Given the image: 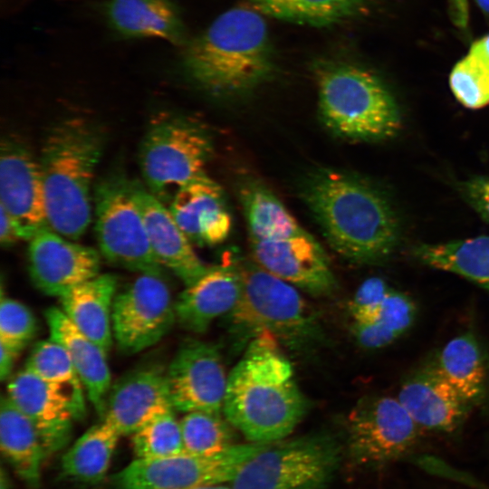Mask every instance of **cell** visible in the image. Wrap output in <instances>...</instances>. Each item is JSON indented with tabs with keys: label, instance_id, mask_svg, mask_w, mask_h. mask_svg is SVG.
Returning a JSON list of instances; mask_svg holds the SVG:
<instances>
[{
	"label": "cell",
	"instance_id": "cell-2",
	"mask_svg": "<svg viewBox=\"0 0 489 489\" xmlns=\"http://www.w3.org/2000/svg\"><path fill=\"white\" fill-rule=\"evenodd\" d=\"M178 67L196 87L216 97L246 94L274 72V53L264 15L235 6L181 46Z\"/></svg>",
	"mask_w": 489,
	"mask_h": 489
},
{
	"label": "cell",
	"instance_id": "cell-4",
	"mask_svg": "<svg viewBox=\"0 0 489 489\" xmlns=\"http://www.w3.org/2000/svg\"><path fill=\"white\" fill-rule=\"evenodd\" d=\"M103 148L101 131L84 119L69 118L48 132L41 150L48 225L78 240L91 219V183Z\"/></svg>",
	"mask_w": 489,
	"mask_h": 489
},
{
	"label": "cell",
	"instance_id": "cell-41",
	"mask_svg": "<svg viewBox=\"0 0 489 489\" xmlns=\"http://www.w3.org/2000/svg\"><path fill=\"white\" fill-rule=\"evenodd\" d=\"M0 242L3 246H11L21 240L18 229L5 209L0 206Z\"/></svg>",
	"mask_w": 489,
	"mask_h": 489
},
{
	"label": "cell",
	"instance_id": "cell-13",
	"mask_svg": "<svg viewBox=\"0 0 489 489\" xmlns=\"http://www.w3.org/2000/svg\"><path fill=\"white\" fill-rule=\"evenodd\" d=\"M228 376L217 345L187 340L167 368L170 399L176 411L222 413Z\"/></svg>",
	"mask_w": 489,
	"mask_h": 489
},
{
	"label": "cell",
	"instance_id": "cell-43",
	"mask_svg": "<svg viewBox=\"0 0 489 489\" xmlns=\"http://www.w3.org/2000/svg\"><path fill=\"white\" fill-rule=\"evenodd\" d=\"M9 487H10L9 479L4 468H2L1 475H0V489H9Z\"/></svg>",
	"mask_w": 489,
	"mask_h": 489
},
{
	"label": "cell",
	"instance_id": "cell-36",
	"mask_svg": "<svg viewBox=\"0 0 489 489\" xmlns=\"http://www.w3.org/2000/svg\"><path fill=\"white\" fill-rule=\"evenodd\" d=\"M36 320L24 303L2 295L0 302V341L20 351L34 339Z\"/></svg>",
	"mask_w": 489,
	"mask_h": 489
},
{
	"label": "cell",
	"instance_id": "cell-9",
	"mask_svg": "<svg viewBox=\"0 0 489 489\" xmlns=\"http://www.w3.org/2000/svg\"><path fill=\"white\" fill-rule=\"evenodd\" d=\"M131 180L113 175L94 189L95 233L101 255L110 264L139 273L162 274Z\"/></svg>",
	"mask_w": 489,
	"mask_h": 489
},
{
	"label": "cell",
	"instance_id": "cell-44",
	"mask_svg": "<svg viewBox=\"0 0 489 489\" xmlns=\"http://www.w3.org/2000/svg\"><path fill=\"white\" fill-rule=\"evenodd\" d=\"M478 6L489 14V0H475Z\"/></svg>",
	"mask_w": 489,
	"mask_h": 489
},
{
	"label": "cell",
	"instance_id": "cell-18",
	"mask_svg": "<svg viewBox=\"0 0 489 489\" xmlns=\"http://www.w3.org/2000/svg\"><path fill=\"white\" fill-rule=\"evenodd\" d=\"M398 398L422 432L442 435L458 431L474 408L433 361L405 379Z\"/></svg>",
	"mask_w": 489,
	"mask_h": 489
},
{
	"label": "cell",
	"instance_id": "cell-25",
	"mask_svg": "<svg viewBox=\"0 0 489 489\" xmlns=\"http://www.w3.org/2000/svg\"><path fill=\"white\" fill-rule=\"evenodd\" d=\"M117 283L114 274L99 273L59 297L67 318L107 352L113 342L112 306Z\"/></svg>",
	"mask_w": 489,
	"mask_h": 489
},
{
	"label": "cell",
	"instance_id": "cell-5",
	"mask_svg": "<svg viewBox=\"0 0 489 489\" xmlns=\"http://www.w3.org/2000/svg\"><path fill=\"white\" fill-rule=\"evenodd\" d=\"M319 113L336 136L356 141L394 137L401 126L398 104L381 80L342 61H324L314 70Z\"/></svg>",
	"mask_w": 489,
	"mask_h": 489
},
{
	"label": "cell",
	"instance_id": "cell-31",
	"mask_svg": "<svg viewBox=\"0 0 489 489\" xmlns=\"http://www.w3.org/2000/svg\"><path fill=\"white\" fill-rule=\"evenodd\" d=\"M250 238L278 240L306 232L282 201L258 181H246L240 188Z\"/></svg>",
	"mask_w": 489,
	"mask_h": 489
},
{
	"label": "cell",
	"instance_id": "cell-21",
	"mask_svg": "<svg viewBox=\"0 0 489 489\" xmlns=\"http://www.w3.org/2000/svg\"><path fill=\"white\" fill-rule=\"evenodd\" d=\"M168 209L192 244L213 246L230 235L232 217L224 191L206 173L183 186Z\"/></svg>",
	"mask_w": 489,
	"mask_h": 489
},
{
	"label": "cell",
	"instance_id": "cell-33",
	"mask_svg": "<svg viewBox=\"0 0 489 489\" xmlns=\"http://www.w3.org/2000/svg\"><path fill=\"white\" fill-rule=\"evenodd\" d=\"M41 379L66 390L84 411V386L78 376L66 350L53 339L37 342L28 357L25 367Z\"/></svg>",
	"mask_w": 489,
	"mask_h": 489
},
{
	"label": "cell",
	"instance_id": "cell-30",
	"mask_svg": "<svg viewBox=\"0 0 489 489\" xmlns=\"http://www.w3.org/2000/svg\"><path fill=\"white\" fill-rule=\"evenodd\" d=\"M373 0H249L263 15L312 27H329L367 11Z\"/></svg>",
	"mask_w": 489,
	"mask_h": 489
},
{
	"label": "cell",
	"instance_id": "cell-6",
	"mask_svg": "<svg viewBox=\"0 0 489 489\" xmlns=\"http://www.w3.org/2000/svg\"><path fill=\"white\" fill-rule=\"evenodd\" d=\"M236 262L242 292L226 319L239 342L266 331L292 349L304 350L322 339L317 313L293 285L254 262Z\"/></svg>",
	"mask_w": 489,
	"mask_h": 489
},
{
	"label": "cell",
	"instance_id": "cell-29",
	"mask_svg": "<svg viewBox=\"0 0 489 489\" xmlns=\"http://www.w3.org/2000/svg\"><path fill=\"white\" fill-rule=\"evenodd\" d=\"M120 436L113 427L101 419L86 430L64 454L62 473L77 482L101 483L107 475Z\"/></svg>",
	"mask_w": 489,
	"mask_h": 489
},
{
	"label": "cell",
	"instance_id": "cell-20",
	"mask_svg": "<svg viewBox=\"0 0 489 489\" xmlns=\"http://www.w3.org/2000/svg\"><path fill=\"white\" fill-rule=\"evenodd\" d=\"M133 197L141 212L152 250L163 267L187 286L204 275L206 266L178 226L168 206L138 181H130Z\"/></svg>",
	"mask_w": 489,
	"mask_h": 489
},
{
	"label": "cell",
	"instance_id": "cell-15",
	"mask_svg": "<svg viewBox=\"0 0 489 489\" xmlns=\"http://www.w3.org/2000/svg\"><path fill=\"white\" fill-rule=\"evenodd\" d=\"M28 242L31 280L46 295L60 297L100 273L101 257L96 250L62 236L49 225Z\"/></svg>",
	"mask_w": 489,
	"mask_h": 489
},
{
	"label": "cell",
	"instance_id": "cell-42",
	"mask_svg": "<svg viewBox=\"0 0 489 489\" xmlns=\"http://www.w3.org/2000/svg\"><path fill=\"white\" fill-rule=\"evenodd\" d=\"M0 350V379L4 381L10 378L14 361L21 351L1 341Z\"/></svg>",
	"mask_w": 489,
	"mask_h": 489
},
{
	"label": "cell",
	"instance_id": "cell-7",
	"mask_svg": "<svg viewBox=\"0 0 489 489\" xmlns=\"http://www.w3.org/2000/svg\"><path fill=\"white\" fill-rule=\"evenodd\" d=\"M341 446L328 434L271 443L250 458L229 483L233 489H326Z\"/></svg>",
	"mask_w": 489,
	"mask_h": 489
},
{
	"label": "cell",
	"instance_id": "cell-17",
	"mask_svg": "<svg viewBox=\"0 0 489 489\" xmlns=\"http://www.w3.org/2000/svg\"><path fill=\"white\" fill-rule=\"evenodd\" d=\"M6 396L36 426L49 456L66 446L73 421L86 414L66 390L26 368L10 379Z\"/></svg>",
	"mask_w": 489,
	"mask_h": 489
},
{
	"label": "cell",
	"instance_id": "cell-27",
	"mask_svg": "<svg viewBox=\"0 0 489 489\" xmlns=\"http://www.w3.org/2000/svg\"><path fill=\"white\" fill-rule=\"evenodd\" d=\"M433 363L473 407L485 398L489 387V363L474 332H464L447 341Z\"/></svg>",
	"mask_w": 489,
	"mask_h": 489
},
{
	"label": "cell",
	"instance_id": "cell-39",
	"mask_svg": "<svg viewBox=\"0 0 489 489\" xmlns=\"http://www.w3.org/2000/svg\"><path fill=\"white\" fill-rule=\"evenodd\" d=\"M352 333L357 342L366 349H381L394 342L398 337L379 319L353 320Z\"/></svg>",
	"mask_w": 489,
	"mask_h": 489
},
{
	"label": "cell",
	"instance_id": "cell-10",
	"mask_svg": "<svg viewBox=\"0 0 489 489\" xmlns=\"http://www.w3.org/2000/svg\"><path fill=\"white\" fill-rule=\"evenodd\" d=\"M270 444H235L209 455L184 452L161 458H135L112 475V485L115 489H196L230 483L245 462Z\"/></svg>",
	"mask_w": 489,
	"mask_h": 489
},
{
	"label": "cell",
	"instance_id": "cell-28",
	"mask_svg": "<svg viewBox=\"0 0 489 489\" xmlns=\"http://www.w3.org/2000/svg\"><path fill=\"white\" fill-rule=\"evenodd\" d=\"M413 254L422 264L450 272L489 291V236L420 244Z\"/></svg>",
	"mask_w": 489,
	"mask_h": 489
},
{
	"label": "cell",
	"instance_id": "cell-23",
	"mask_svg": "<svg viewBox=\"0 0 489 489\" xmlns=\"http://www.w3.org/2000/svg\"><path fill=\"white\" fill-rule=\"evenodd\" d=\"M44 316L50 338L66 350L89 400L98 415L102 417L111 388V374L107 361L108 352L82 333L61 308L50 307L44 312Z\"/></svg>",
	"mask_w": 489,
	"mask_h": 489
},
{
	"label": "cell",
	"instance_id": "cell-22",
	"mask_svg": "<svg viewBox=\"0 0 489 489\" xmlns=\"http://www.w3.org/2000/svg\"><path fill=\"white\" fill-rule=\"evenodd\" d=\"M241 292L242 277L236 260L211 266L178 294L175 301L177 321L188 331L204 332L214 320L235 308Z\"/></svg>",
	"mask_w": 489,
	"mask_h": 489
},
{
	"label": "cell",
	"instance_id": "cell-38",
	"mask_svg": "<svg viewBox=\"0 0 489 489\" xmlns=\"http://www.w3.org/2000/svg\"><path fill=\"white\" fill-rule=\"evenodd\" d=\"M389 291L388 283L380 277L365 280L350 302L349 310L353 320L376 319Z\"/></svg>",
	"mask_w": 489,
	"mask_h": 489
},
{
	"label": "cell",
	"instance_id": "cell-37",
	"mask_svg": "<svg viewBox=\"0 0 489 489\" xmlns=\"http://www.w3.org/2000/svg\"><path fill=\"white\" fill-rule=\"evenodd\" d=\"M417 312V306L409 295L390 289L381 304L377 319L399 338L413 325Z\"/></svg>",
	"mask_w": 489,
	"mask_h": 489
},
{
	"label": "cell",
	"instance_id": "cell-19",
	"mask_svg": "<svg viewBox=\"0 0 489 489\" xmlns=\"http://www.w3.org/2000/svg\"><path fill=\"white\" fill-rule=\"evenodd\" d=\"M172 410L175 408L167 369L146 365L128 372L110 388L101 419L120 436H128L157 416Z\"/></svg>",
	"mask_w": 489,
	"mask_h": 489
},
{
	"label": "cell",
	"instance_id": "cell-11",
	"mask_svg": "<svg viewBox=\"0 0 489 489\" xmlns=\"http://www.w3.org/2000/svg\"><path fill=\"white\" fill-rule=\"evenodd\" d=\"M422 433L398 398L368 396L348 416V454L358 466L384 467L410 455Z\"/></svg>",
	"mask_w": 489,
	"mask_h": 489
},
{
	"label": "cell",
	"instance_id": "cell-35",
	"mask_svg": "<svg viewBox=\"0 0 489 489\" xmlns=\"http://www.w3.org/2000/svg\"><path fill=\"white\" fill-rule=\"evenodd\" d=\"M131 436L136 458H161L185 452L180 420L175 410L157 416Z\"/></svg>",
	"mask_w": 489,
	"mask_h": 489
},
{
	"label": "cell",
	"instance_id": "cell-40",
	"mask_svg": "<svg viewBox=\"0 0 489 489\" xmlns=\"http://www.w3.org/2000/svg\"><path fill=\"white\" fill-rule=\"evenodd\" d=\"M464 199L484 221L489 223V176H475L460 183Z\"/></svg>",
	"mask_w": 489,
	"mask_h": 489
},
{
	"label": "cell",
	"instance_id": "cell-3",
	"mask_svg": "<svg viewBox=\"0 0 489 489\" xmlns=\"http://www.w3.org/2000/svg\"><path fill=\"white\" fill-rule=\"evenodd\" d=\"M246 348L228 375L223 412L250 442L284 439L304 417L308 401L272 334H258Z\"/></svg>",
	"mask_w": 489,
	"mask_h": 489
},
{
	"label": "cell",
	"instance_id": "cell-34",
	"mask_svg": "<svg viewBox=\"0 0 489 489\" xmlns=\"http://www.w3.org/2000/svg\"><path fill=\"white\" fill-rule=\"evenodd\" d=\"M184 450L199 455L220 453L235 445L234 427L221 413L193 411L180 419Z\"/></svg>",
	"mask_w": 489,
	"mask_h": 489
},
{
	"label": "cell",
	"instance_id": "cell-16",
	"mask_svg": "<svg viewBox=\"0 0 489 489\" xmlns=\"http://www.w3.org/2000/svg\"><path fill=\"white\" fill-rule=\"evenodd\" d=\"M250 248L255 264L294 287L314 295L335 289L327 254L308 232L278 240L250 238Z\"/></svg>",
	"mask_w": 489,
	"mask_h": 489
},
{
	"label": "cell",
	"instance_id": "cell-1",
	"mask_svg": "<svg viewBox=\"0 0 489 489\" xmlns=\"http://www.w3.org/2000/svg\"><path fill=\"white\" fill-rule=\"evenodd\" d=\"M301 195L327 242L342 257L377 264L396 249L397 216L386 197L362 178L318 168L305 177Z\"/></svg>",
	"mask_w": 489,
	"mask_h": 489
},
{
	"label": "cell",
	"instance_id": "cell-32",
	"mask_svg": "<svg viewBox=\"0 0 489 489\" xmlns=\"http://www.w3.org/2000/svg\"><path fill=\"white\" fill-rule=\"evenodd\" d=\"M449 85L455 99L468 109L489 104V34L475 41L454 66Z\"/></svg>",
	"mask_w": 489,
	"mask_h": 489
},
{
	"label": "cell",
	"instance_id": "cell-26",
	"mask_svg": "<svg viewBox=\"0 0 489 489\" xmlns=\"http://www.w3.org/2000/svg\"><path fill=\"white\" fill-rule=\"evenodd\" d=\"M0 449L23 481L34 487L39 484L49 456L46 445L34 422L7 396H2L0 403Z\"/></svg>",
	"mask_w": 489,
	"mask_h": 489
},
{
	"label": "cell",
	"instance_id": "cell-45",
	"mask_svg": "<svg viewBox=\"0 0 489 489\" xmlns=\"http://www.w3.org/2000/svg\"><path fill=\"white\" fill-rule=\"evenodd\" d=\"M196 489H233V487L231 485L226 486V485H225V484H212V485L202 486V487H198V488H196Z\"/></svg>",
	"mask_w": 489,
	"mask_h": 489
},
{
	"label": "cell",
	"instance_id": "cell-12",
	"mask_svg": "<svg viewBox=\"0 0 489 489\" xmlns=\"http://www.w3.org/2000/svg\"><path fill=\"white\" fill-rule=\"evenodd\" d=\"M175 321V301L161 274L139 273L115 296L113 340L125 354L139 353L158 343Z\"/></svg>",
	"mask_w": 489,
	"mask_h": 489
},
{
	"label": "cell",
	"instance_id": "cell-14",
	"mask_svg": "<svg viewBox=\"0 0 489 489\" xmlns=\"http://www.w3.org/2000/svg\"><path fill=\"white\" fill-rule=\"evenodd\" d=\"M0 197L21 240L30 241L48 225L39 160L14 138H4L1 142Z\"/></svg>",
	"mask_w": 489,
	"mask_h": 489
},
{
	"label": "cell",
	"instance_id": "cell-8",
	"mask_svg": "<svg viewBox=\"0 0 489 489\" xmlns=\"http://www.w3.org/2000/svg\"><path fill=\"white\" fill-rule=\"evenodd\" d=\"M212 147L209 135L195 122L176 116L156 120L139 149L147 189L168 206L183 186L206 173Z\"/></svg>",
	"mask_w": 489,
	"mask_h": 489
},
{
	"label": "cell",
	"instance_id": "cell-24",
	"mask_svg": "<svg viewBox=\"0 0 489 489\" xmlns=\"http://www.w3.org/2000/svg\"><path fill=\"white\" fill-rule=\"evenodd\" d=\"M109 27L125 39L156 38L181 47L189 38L172 0H108Z\"/></svg>",
	"mask_w": 489,
	"mask_h": 489
}]
</instances>
